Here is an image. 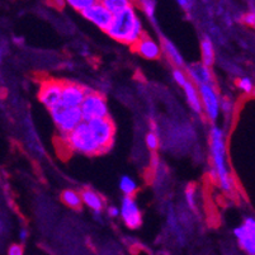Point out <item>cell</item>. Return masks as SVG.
I'll return each instance as SVG.
<instances>
[{
    "instance_id": "6da1fadb",
    "label": "cell",
    "mask_w": 255,
    "mask_h": 255,
    "mask_svg": "<svg viewBox=\"0 0 255 255\" xmlns=\"http://www.w3.org/2000/svg\"><path fill=\"white\" fill-rule=\"evenodd\" d=\"M208 145H210V156L212 169L210 170V177L213 182H216L221 191L230 194L234 192L235 182L231 175L230 166L227 164V145L226 135L224 129L219 126H212L208 135Z\"/></svg>"
},
{
    "instance_id": "7a4b0ae2",
    "label": "cell",
    "mask_w": 255,
    "mask_h": 255,
    "mask_svg": "<svg viewBox=\"0 0 255 255\" xmlns=\"http://www.w3.org/2000/svg\"><path fill=\"white\" fill-rule=\"evenodd\" d=\"M106 33L112 39L127 46H133L143 36V27L135 4L121 10L113 15L110 27L106 29Z\"/></svg>"
},
{
    "instance_id": "3957f363",
    "label": "cell",
    "mask_w": 255,
    "mask_h": 255,
    "mask_svg": "<svg viewBox=\"0 0 255 255\" xmlns=\"http://www.w3.org/2000/svg\"><path fill=\"white\" fill-rule=\"evenodd\" d=\"M64 140L69 149L73 150L74 152H78V154L87 155V156L102 154L98 143L93 137L89 125L84 121L73 132H70L66 137H64Z\"/></svg>"
},
{
    "instance_id": "277c9868",
    "label": "cell",
    "mask_w": 255,
    "mask_h": 255,
    "mask_svg": "<svg viewBox=\"0 0 255 255\" xmlns=\"http://www.w3.org/2000/svg\"><path fill=\"white\" fill-rule=\"evenodd\" d=\"M50 115L62 138L66 137L83 122L80 108H64L57 106L56 108L50 111Z\"/></svg>"
},
{
    "instance_id": "5b68a950",
    "label": "cell",
    "mask_w": 255,
    "mask_h": 255,
    "mask_svg": "<svg viewBox=\"0 0 255 255\" xmlns=\"http://www.w3.org/2000/svg\"><path fill=\"white\" fill-rule=\"evenodd\" d=\"M80 112H82L84 122L110 117V110H108L106 97L101 93L93 92V90L88 93L85 99L83 101L82 106H80Z\"/></svg>"
},
{
    "instance_id": "8992f818",
    "label": "cell",
    "mask_w": 255,
    "mask_h": 255,
    "mask_svg": "<svg viewBox=\"0 0 255 255\" xmlns=\"http://www.w3.org/2000/svg\"><path fill=\"white\" fill-rule=\"evenodd\" d=\"M89 128L93 133V137L98 143L102 152H107L115 143L116 126L110 117L99 118L88 122Z\"/></svg>"
},
{
    "instance_id": "52a82bcc",
    "label": "cell",
    "mask_w": 255,
    "mask_h": 255,
    "mask_svg": "<svg viewBox=\"0 0 255 255\" xmlns=\"http://www.w3.org/2000/svg\"><path fill=\"white\" fill-rule=\"evenodd\" d=\"M199 98H201V104H202V112L208 121L216 122L221 115V98L219 89L215 84L202 85L198 88Z\"/></svg>"
},
{
    "instance_id": "ba28073f",
    "label": "cell",
    "mask_w": 255,
    "mask_h": 255,
    "mask_svg": "<svg viewBox=\"0 0 255 255\" xmlns=\"http://www.w3.org/2000/svg\"><path fill=\"white\" fill-rule=\"evenodd\" d=\"M239 247L247 255H255V217L248 216L234 229Z\"/></svg>"
},
{
    "instance_id": "9c48e42d",
    "label": "cell",
    "mask_w": 255,
    "mask_h": 255,
    "mask_svg": "<svg viewBox=\"0 0 255 255\" xmlns=\"http://www.w3.org/2000/svg\"><path fill=\"white\" fill-rule=\"evenodd\" d=\"M90 90L78 83L64 82L60 106L64 108H80L83 101Z\"/></svg>"
},
{
    "instance_id": "30bf717a",
    "label": "cell",
    "mask_w": 255,
    "mask_h": 255,
    "mask_svg": "<svg viewBox=\"0 0 255 255\" xmlns=\"http://www.w3.org/2000/svg\"><path fill=\"white\" fill-rule=\"evenodd\" d=\"M120 216L128 229L135 230L142 224V213L133 197H124L120 207Z\"/></svg>"
},
{
    "instance_id": "8fae6325",
    "label": "cell",
    "mask_w": 255,
    "mask_h": 255,
    "mask_svg": "<svg viewBox=\"0 0 255 255\" xmlns=\"http://www.w3.org/2000/svg\"><path fill=\"white\" fill-rule=\"evenodd\" d=\"M62 84L64 82L59 80H47L42 84L41 90L38 93L39 102L47 108L48 111L56 108L60 106L61 101V93H62Z\"/></svg>"
},
{
    "instance_id": "7c38bea8",
    "label": "cell",
    "mask_w": 255,
    "mask_h": 255,
    "mask_svg": "<svg viewBox=\"0 0 255 255\" xmlns=\"http://www.w3.org/2000/svg\"><path fill=\"white\" fill-rule=\"evenodd\" d=\"M185 74H187L189 82L196 85L197 88L202 87V85L215 84L211 68L203 65L201 61L185 65Z\"/></svg>"
},
{
    "instance_id": "4fadbf2b",
    "label": "cell",
    "mask_w": 255,
    "mask_h": 255,
    "mask_svg": "<svg viewBox=\"0 0 255 255\" xmlns=\"http://www.w3.org/2000/svg\"><path fill=\"white\" fill-rule=\"evenodd\" d=\"M83 17L94 25H97L99 29L106 32V29L110 27L111 22H112L113 15L110 11L107 10L106 6L102 4V1H96L92 6L87 9L84 13H82Z\"/></svg>"
},
{
    "instance_id": "5bb4252c",
    "label": "cell",
    "mask_w": 255,
    "mask_h": 255,
    "mask_svg": "<svg viewBox=\"0 0 255 255\" xmlns=\"http://www.w3.org/2000/svg\"><path fill=\"white\" fill-rule=\"evenodd\" d=\"M132 47L135 48L136 53H138L141 57L146 60H157L163 55L160 43L156 42L151 37L146 36L145 33Z\"/></svg>"
},
{
    "instance_id": "9a60e30c",
    "label": "cell",
    "mask_w": 255,
    "mask_h": 255,
    "mask_svg": "<svg viewBox=\"0 0 255 255\" xmlns=\"http://www.w3.org/2000/svg\"><path fill=\"white\" fill-rule=\"evenodd\" d=\"M160 46H161V52L166 56V59L174 65V68L177 69H184L185 68V61L178 47L171 42L170 39L163 37L160 41Z\"/></svg>"
},
{
    "instance_id": "2e32d148",
    "label": "cell",
    "mask_w": 255,
    "mask_h": 255,
    "mask_svg": "<svg viewBox=\"0 0 255 255\" xmlns=\"http://www.w3.org/2000/svg\"><path fill=\"white\" fill-rule=\"evenodd\" d=\"M83 205L87 206L88 208L93 211L94 213H102V211L106 207V201L98 192L93 191L90 188H85L80 192Z\"/></svg>"
},
{
    "instance_id": "e0dca14e",
    "label": "cell",
    "mask_w": 255,
    "mask_h": 255,
    "mask_svg": "<svg viewBox=\"0 0 255 255\" xmlns=\"http://www.w3.org/2000/svg\"><path fill=\"white\" fill-rule=\"evenodd\" d=\"M183 92H184L185 99H187L188 106L191 107V110L197 115H202V104H201V98H199L198 88L192 84L191 82H188L183 87Z\"/></svg>"
},
{
    "instance_id": "ac0fdd59",
    "label": "cell",
    "mask_w": 255,
    "mask_h": 255,
    "mask_svg": "<svg viewBox=\"0 0 255 255\" xmlns=\"http://www.w3.org/2000/svg\"><path fill=\"white\" fill-rule=\"evenodd\" d=\"M201 62L208 68H212V65L216 61V51L210 37H203L201 41Z\"/></svg>"
},
{
    "instance_id": "d6986e66",
    "label": "cell",
    "mask_w": 255,
    "mask_h": 255,
    "mask_svg": "<svg viewBox=\"0 0 255 255\" xmlns=\"http://www.w3.org/2000/svg\"><path fill=\"white\" fill-rule=\"evenodd\" d=\"M61 201L64 202V205L73 208V210H80L83 206L80 193L76 191H73V189H66V191L62 192Z\"/></svg>"
},
{
    "instance_id": "ffe728a7",
    "label": "cell",
    "mask_w": 255,
    "mask_h": 255,
    "mask_svg": "<svg viewBox=\"0 0 255 255\" xmlns=\"http://www.w3.org/2000/svg\"><path fill=\"white\" fill-rule=\"evenodd\" d=\"M137 183L129 175H124L120 179V189L125 194V197H133L137 192Z\"/></svg>"
},
{
    "instance_id": "44dd1931",
    "label": "cell",
    "mask_w": 255,
    "mask_h": 255,
    "mask_svg": "<svg viewBox=\"0 0 255 255\" xmlns=\"http://www.w3.org/2000/svg\"><path fill=\"white\" fill-rule=\"evenodd\" d=\"M102 4L106 6L107 10L110 11L111 14L115 15L120 13L121 10H124L126 6H128L131 1H127V0H103Z\"/></svg>"
},
{
    "instance_id": "7402d4cb",
    "label": "cell",
    "mask_w": 255,
    "mask_h": 255,
    "mask_svg": "<svg viewBox=\"0 0 255 255\" xmlns=\"http://www.w3.org/2000/svg\"><path fill=\"white\" fill-rule=\"evenodd\" d=\"M140 8L150 20H155L156 17V1L154 0H142L140 1Z\"/></svg>"
},
{
    "instance_id": "603a6c76",
    "label": "cell",
    "mask_w": 255,
    "mask_h": 255,
    "mask_svg": "<svg viewBox=\"0 0 255 255\" xmlns=\"http://www.w3.org/2000/svg\"><path fill=\"white\" fill-rule=\"evenodd\" d=\"M145 143L146 146H147V149L152 152H155L157 149H159L160 138L159 136H157V132L155 131V129H151V131H149L147 133H146Z\"/></svg>"
},
{
    "instance_id": "cb8c5ba5",
    "label": "cell",
    "mask_w": 255,
    "mask_h": 255,
    "mask_svg": "<svg viewBox=\"0 0 255 255\" xmlns=\"http://www.w3.org/2000/svg\"><path fill=\"white\" fill-rule=\"evenodd\" d=\"M96 3V0H69L68 5L79 13H84L89 6Z\"/></svg>"
},
{
    "instance_id": "d4e9b609",
    "label": "cell",
    "mask_w": 255,
    "mask_h": 255,
    "mask_svg": "<svg viewBox=\"0 0 255 255\" xmlns=\"http://www.w3.org/2000/svg\"><path fill=\"white\" fill-rule=\"evenodd\" d=\"M184 197L187 206L191 208V211L197 210V193L193 185H188L184 191Z\"/></svg>"
},
{
    "instance_id": "484cf974",
    "label": "cell",
    "mask_w": 255,
    "mask_h": 255,
    "mask_svg": "<svg viewBox=\"0 0 255 255\" xmlns=\"http://www.w3.org/2000/svg\"><path fill=\"white\" fill-rule=\"evenodd\" d=\"M168 225L170 227V230L173 233L177 234V236H179V240H183L184 239V235L180 233V226H179V220H178V216L173 211H169V215H168Z\"/></svg>"
},
{
    "instance_id": "4316f807",
    "label": "cell",
    "mask_w": 255,
    "mask_h": 255,
    "mask_svg": "<svg viewBox=\"0 0 255 255\" xmlns=\"http://www.w3.org/2000/svg\"><path fill=\"white\" fill-rule=\"evenodd\" d=\"M171 75H173L174 82L177 83L179 87H184L188 82H189V79H188L187 74H185L184 69H177L174 68L173 71H171Z\"/></svg>"
},
{
    "instance_id": "83f0119b",
    "label": "cell",
    "mask_w": 255,
    "mask_h": 255,
    "mask_svg": "<svg viewBox=\"0 0 255 255\" xmlns=\"http://www.w3.org/2000/svg\"><path fill=\"white\" fill-rule=\"evenodd\" d=\"M238 88L241 92L247 93V94H252L253 90H254V84H253L252 79L249 78H240L238 80Z\"/></svg>"
},
{
    "instance_id": "f1b7e54d",
    "label": "cell",
    "mask_w": 255,
    "mask_h": 255,
    "mask_svg": "<svg viewBox=\"0 0 255 255\" xmlns=\"http://www.w3.org/2000/svg\"><path fill=\"white\" fill-rule=\"evenodd\" d=\"M220 110L221 112H224L225 115H231L234 111V102L229 98H221V106H220Z\"/></svg>"
},
{
    "instance_id": "f546056e",
    "label": "cell",
    "mask_w": 255,
    "mask_h": 255,
    "mask_svg": "<svg viewBox=\"0 0 255 255\" xmlns=\"http://www.w3.org/2000/svg\"><path fill=\"white\" fill-rule=\"evenodd\" d=\"M243 22L245 23L247 25H249V27H253V28H255V9H253V10L248 11V13H245L244 15H243Z\"/></svg>"
},
{
    "instance_id": "4dcf8cb0",
    "label": "cell",
    "mask_w": 255,
    "mask_h": 255,
    "mask_svg": "<svg viewBox=\"0 0 255 255\" xmlns=\"http://www.w3.org/2000/svg\"><path fill=\"white\" fill-rule=\"evenodd\" d=\"M24 250H23V247L19 244H13L9 247L8 249V255H23Z\"/></svg>"
},
{
    "instance_id": "1f68e13d",
    "label": "cell",
    "mask_w": 255,
    "mask_h": 255,
    "mask_svg": "<svg viewBox=\"0 0 255 255\" xmlns=\"http://www.w3.org/2000/svg\"><path fill=\"white\" fill-rule=\"evenodd\" d=\"M178 5H179L183 10L191 11L192 9H193L194 1H192V0H179V1H178Z\"/></svg>"
},
{
    "instance_id": "d6a6232c",
    "label": "cell",
    "mask_w": 255,
    "mask_h": 255,
    "mask_svg": "<svg viewBox=\"0 0 255 255\" xmlns=\"http://www.w3.org/2000/svg\"><path fill=\"white\" fill-rule=\"evenodd\" d=\"M107 215L111 219H116V217L120 216V208L116 207V206H110V207H107Z\"/></svg>"
},
{
    "instance_id": "836d02e7",
    "label": "cell",
    "mask_w": 255,
    "mask_h": 255,
    "mask_svg": "<svg viewBox=\"0 0 255 255\" xmlns=\"http://www.w3.org/2000/svg\"><path fill=\"white\" fill-rule=\"evenodd\" d=\"M27 238H28V231L25 230V229H22V230L19 231V239L22 241H25Z\"/></svg>"
},
{
    "instance_id": "e575fe53",
    "label": "cell",
    "mask_w": 255,
    "mask_h": 255,
    "mask_svg": "<svg viewBox=\"0 0 255 255\" xmlns=\"http://www.w3.org/2000/svg\"><path fill=\"white\" fill-rule=\"evenodd\" d=\"M13 42L17 43V45H23L24 38H22V37H14V38H13Z\"/></svg>"
},
{
    "instance_id": "d590c367",
    "label": "cell",
    "mask_w": 255,
    "mask_h": 255,
    "mask_svg": "<svg viewBox=\"0 0 255 255\" xmlns=\"http://www.w3.org/2000/svg\"><path fill=\"white\" fill-rule=\"evenodd\" d=\"M3 53H4L3 47H0V62H1V56H3Z\"/></svg>"
},
{
    "instance_id": "8d00e7d4",
    "label": "cell",
    "mask_w": 255,
    "mask_h": 255,
    "mask_svg": "<svg viewBox=\"0 0 255 255\" xmlns=\"http://www.w3.org/2000/svg\"><path fill=\"white\" fill-rule=\"evenodd\" d=\"M252 94H253V96L255 97V87H254V90H253V93H252Z\"/></svg>"
}]
</instances>
